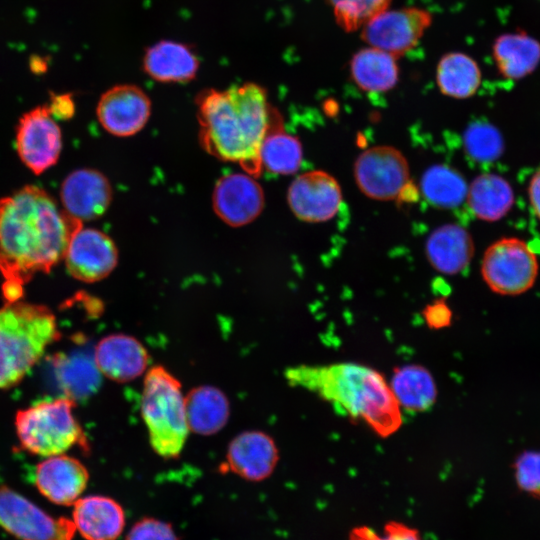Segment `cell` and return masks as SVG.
<instances>
[{"mask_svg": "<svg viewBox=\"0 0 540 540\" xmlns=\"http://www.w3.org/2000/svg\"><path fill=\"white\" fill-rule=\"evenodd\" d=\"M81 227L80 220L37 186L27 185L0 199V272L6 301H18L36 273H48L63 260Z\"/></svg>", "mask_w": 540, "mask_h": 540, "instance_id": "cell-1", "label": "cell"}, {"mask_svg": "<svg viewBox=\"0 0 540 540\" xmlns=\"http://www.w3.org/2000/svg\"><path fill=\"white\" fill-rule=\"evenodd\" d=\"M200 141L214 157L240 164L257 176L262 166L260 149L276 116L267 91L255 82L225 90L205 89L197 96Z\"/></svg>", "mask_w": 540, "mask_h": 540, "instance_id": "cell-2", "label": "cell"}, {"mask_svg": "<svg viewBox=\"0 0 540 540\" xmlns=\"http://www.w3.org/2000/svg\"><path fill=\"white\" fill-rule=\"evenodd\" d=\"M291 386L303 388L327 401L340 414L367 424L377 435L388 437L402 424V412L390 385L375 369L340 362L300 365L287 369Z\"/></svg>", "mask_w": 540, "mask_h": 540, "instance_id": "cell-3", "label": "cell"}, {"mask_svg": "<svg viewBox=\"0 0 540 540\" xmlns=\"http://www.w3.org/2000/svg\"><path fill=\"white\" fill-rule=\"evenodd\" d=\"M59 337L47 307L7 302L0 309V388L17 384Z\"/></svg>", "mask_w": 540, "mask_h": 540, "instance_id": "cell-4", "label": "cell"}, {"mask_svg": "<svg viewBox=\"0 0 540 540\" xmlns=\"http://www.w3.org/2000/svg\"><path fill=\"white\" fill-rule=\"evenodd\" d=\"M141 414L155 453L165 459L179 456L189 433L185 396L178 379L161 365L145 374Z\"/></svg>", "mask_w": 540, "mask_h": 540, "instance_id": "cell-5", "label": "cell"}, {"mask_svg": "<svg viewBox=\"0 0 540 540\" xmlns=\"http://www.w3.org/2000/svg\"><path fill=\"white\" fill-rule=\"evenodd\" d=\"M75 401L61 396L19 410L15 427L22 448L32 454L51 457L75 445H86L84 432L73 414Z\"/></svg>", "mask_w": 540, "mask_h": 540, "instance_id": "cell-6", "label": "cell"}, {"mask_svg": "<svg viewBox=\"0 0 540 540\" xmlns=\"http://www.w3.org/2000/svg\"><path fill=\"white\" fill-rule=\"evenodd\" d=\"M539 272L536 253L517 237L493 242L484 252L481 275L487 286L499 295L515 296L528 291Z\"/></svg>", "mask_w": 540, "mask_h": 540, "instance_id": "cell-7", "label": "cell"}, {"mask_svg": "<svg viewBox=\"0 0 540 540\" xmlns=\"http://www.w3.org/2000/svg\"><path fill=\"white\" fill-rule=\"evenodd\" d=\"M0 526L19 540H73V521L55 518L11 488L0 485Z\"/></svg>", "mask_w": 540, "mask_h": 540, "instance_id": "cell-8", "label": "cell"}, {"mask_svg": "<svg viewBox=\"0 0 540 540\" xmlns=\"http://www.w3.org/2000/svg\"><path fill=\"white\" fill-rule=\"evenodd\" d=\"M432 24V14L418 7L385 9L361 28L368 46L399 57L412 50Z\"/></svg>", "mask_w": 540, "mask_h": 540, "instance_id": "cell-9", "label": "cell"}, {"mask_svg": "<svg viewBox=\"0 0 540 540\" xmlns=\"http://www.w3.org/2000/svg\"><path fill=\"white\" fill-rule=\"evenodd\" d=\"M404 155L391 146H374L362 152L354 164L357 186L367 197L388 201L397 198L409 182Z\"/></svg>", "mask_w": 540, "mask_h": 540, "instance_id": "cell-10", "label": "cell"}, {"mask_svg": "<svg viewBox=\"0 0 540 540\" xmlns=\"http://www.w3.org/2000/svg\"><path fill=\"white\" fill-rule=\"evenodd\" d=\"M61 131L48 105L35 107L23 114L16 130V150L35 174L53 166L61 153Z\"/></svg>", "mask_w": 540, "mask_h": 540, "instance_id": "cell-11", "label": "cell"}, {"mask_svg": "<svg viewBox=\"0 0 540 540\" xmlns=\"http://www.w3.org/2000/svg\"><path fill=\"white\" fill-rule=\"evenodd\" d=\"M96 114L102 127L110 134L131 136L146 125L151 114V100L135 84H118L102 94Z\"/></svg>", "mask_w": 540, "mask_h": 540, "instance_id": "cell-12", "label": "cell"}, {"mask_svg": "<svg viewBox=\"0 0 540 540\" xmlns=\"http://www.w3.org/2000/svg\"><path fill=\"white\" fill-rule=\"evenodd\" d=\"M63 260L73 278L93 283L113 271L118 251L114 241L102 231L81 227L72 236Z\"/></svg>", "mask_w": 540, "mask_h": 540, "instance_id": "cell-13", "label": "cell"}, {"mask_svg": "<svg viewBox=\"0 0 540 540\" xmlns=\"http://www.w3.org/2000/svg\"><path fill=\"white\" fill-rule=\"evenodd\" d=\"M287 200L294 215L305 222H325L338 212L342 193L330 174L314 170L296 177L288 189Z\"/></svg>", "mask_w": 540, "mask_h": 540, "instance_id": "cell-14", "label": "cell"}, {"mask_svg": "<svg viewBox=\"0 0 540 540\" xmlns=\"http://www.w3.org/2000/svg\"><path fill=\"white\" fill-rule=\"evenodd\" d=\"M249 173L220 178L213 192V208L226 224L239 227L252 222L264 206L261 186Z\"/></svg>", "mask_w": 540, "mask_h": 540, "instance_id": "cell-15", "label": "cell"}, {"mask_svg": "<svg viewBox=\"0 0 540 540\" xmlns=\"http://www.w3.org/2000/svg\"><path fill=\"white\" fill-rule=\"evenodd\" d=\"M60 197L63 210L81 222L102 216L112 199L108 179L94 169H78L64 180Z\"/></svg>", "mask_w": 540, "mask_h": 540, "instance_id": "cell-16", "label": "cell"}, {"mask_svg": "<svg viewBox=\"0 0 540 540\" xmlns=\"http://www.w3.org/2000/svg\"><path fill=\"white\" fill-rule=\"evenodd\" d=\"M141 64L144 73L154 81L185 84L196 78L201 62L191 45L163 39L145 49Z\"/></svg>", "mask_w": 540, "mask_h": 540, "instance_id": "cell-17", "label": "cell"}, {"mask_svg": "<svg viewBox=\"0 0 540 540\" xmlns=\"http://www.w3.org/2000/svg\"><path fill=\"white\" fill-rule=\"evenodd\" d=\"M89 479L86 467L63 454L51 456L35 469L34 482L39 492L52 503L73 505L85 490Z\"/></svg>", "mask_w": 540, "mask_h": 540, "instance_id": "cell-18", "label": "cell"}, {"mask_svg": "<svg viewBox=\"0 0 540 540\" xmlns=\"http://www.w3.org/2000/svg\"><path fill=\"white\" fill-rule=\"evenodd\" d=\"M279 459L274 440L261 431H245L229 443L226 461L230 470L248 481H262L274 471Z\"/></svg>", "mask_w": 540, "mask_h": 540, "instance_id": "cell-19", "label": "cell"}, {"mask_svg": "<svg viewBox=\"0 0 540 540\" xmlns=\"http://www.w3.org/2000/svg\"><path fill=\"white\" fill-rule=\"evenodd\" d=\"M149 356L142 343L133 336L117 333L102 338L95 347L94 361L100 373L124 383L141 376Z\"/></svg>", "mask_w": 540, "mask_h": 540, "instance_id": "cell-20", "label": "cell"}, {"mask_svg": "<svg viewBox=\"0 0 540 540\" xmlns=\"http://www.w3.org/2000/svg\"><path fill=\"white\" fill-rule=\"evenodd\" d=\"M73 523L86 540H117L125 528V512L113 498L91 495L73 504Z\"/></svg>", "mask_w": 540, "mask_h": 540, "instance_id": "cell-21", "label": "cell"}, {"mask_svg": "<svg viewBox=\"0 0 540 540\" xmlns=\"http://www.w3.org/2000/svg\"><path fill=\"white\" fill-rule=\"evenodd\" d=\"M425 253L435 270L446 275H454L469 265L474 254V242L464 227L458 224H445L429 235Z\"/></svg>", "mask_w": 540, "mask_h": 540, "instance_id": "cell-22", "label": "cell"}, {"mask_svg": "<svg viewBox=\"0 0 540 540\" xmlns=\"http://www.w3.org/2000/svg\"><path fill=\"white\" fill-rule=\"evenodd\" d=\"M492 54L504 78L519 80L538 67L540 42L525 31L504 33L495 39Z\"/></svg>", "mask_w": 540, "mask_h": 540, "instance_id": "cell-23", "label": "cell"}, {"mask_svg": "<svg viewBox=\"0 0 540 540\" xmlns=\"http://www.w3.org/2000/svg\"><path fill=\"white\" fill-rule=\"evenodd\" d=\"M185 411L189 431L207 436L219 432L226 425L230 404L220 389L202 385L185 396Z\"/></svg>", "mask_w": 540, "mask_h": 540, "instance_id": "cell-24", "label": "cell"}, {"mask_svg": "<svg viewBox=\"0 0 540 540\" xmlns=\"http://www.w3.org/2000/svg\"><path fill=\"white\" fill-rule=\"evenodd\" d=\"M467 203L479 219L494 222L503 218L512 208L514 191L502 176L485 173L477 176L468 186Z\"/></svg>", "mask_w": 540, "mask_h": 540, "instance_id": "cell-25", "label": "cell"}, {"mask_svg": "<svg viewBox=\"0 0 540 540\" xmlns=\"http://www.w3.org/2000/svg\"><path fill=\"white\" fill-rule=\"evenodd\" d=\"M396 59L371 46L360 49L352 56L349 64L351 77L366 92H386L394 88L399 79Z\"/></svg>", "mask_w": 540, "mask_h": 540, "instance_id": "cell-26", "label": "cell"}, {"mask_svg": "<svg viewBox=\"0 0 540 540\" xmlns=\"http://www.w3.org/2000/svg\"><path fill=\"white\" fill-rule=\"evenodd\" d=\"M390 388L401 410L410 412L430 409L437 398L432 374L426 368L415 364L395 369Z\"/></svg>", "mask_w": 540, "mask_h": 540, "instance_id": "cell-27", "label": "cell"}, {"mask_svg": "<svg viewBox=\"0 0 540 540\" xmlns=\"http://www.w3.org/2000/svg\"><path fill=\"white\" fill-rule=\"evenodd\" d=\"M53 365L59 387L73 401L88 398L100 384L101 373L94 359L85 353L58 354Z\"/></svg>", "mask_w": 540, "mask_h": 540, "instance_id": "cell-28", "label": "cell"}, {"mask_svg": "<svg viewBox=\"0 0 540 540\" xmlns=\"http://www.w3.org/2000/svg\"><path fill=\"white\" fill-rule=\"evenodd\" d=\"M436 82L442 94L466 99L473 96L480 87L481 70L469 55L449 52L443 55L437 64Z\"/></svg>", "mask_w": 540, "mask_h": 540, "instance_id": "cell-29", "label": "cell"}, {"mask_svg": "<svg viewBox=\"0 0 540 540\" xmlns=\"http://www.w3.org/2000/svg\"><path fill=\"white\" fill-rule=\"evenodd\" d=\"M302 154L300 141L282 129L278 114L261 145L262 168L275 174H293L300 167Z\"/></svg>", "mask_w": 540, "mask_h": 540, "instance_id": "cell-30", "label": "cell"}, {"mask_svg": "<svg viewBox=\"0 0 540 540\" xmlns=\"http://www.w3.org/2000/svg\"><path fill=\"white\" fill-rule=\"evenodd\" d=\"M424 198L438 208H455L466 200L468 185L455 169L445 165L428 168L421 178Z\"/></svg>", "mask_w": 540, "mask_h": 540, "instance_id": "cell-31", "label": "cell"}, {"mask_svg": "<svg viewBox=\"0 0 540 540\" xmlns=\"http://www.w3.org/2000/svg\"><path fill=\"white\" fill-rule=\"evenodd\" d=\"M464 149L469 157L478 162H492L503 152V138L493 125L487 122H475L465 131Z\"/></svg>", "mask_w": 540, "mask_h": 540, "instance_id": "cell-32", "label": "cell"}, {"mask_svg": "<svg viewBox=\"0 0 540 540\" xmlns=\"http://www.w3.org/2000/svg\"><path fill=\"white\" fill-rule=\"evenodd\" d=\"M336 23L346 32L356 31L376 14L387 9L392 0H327Z\"/></svg>", "mask_w": 540, "mask_h": 540, "instance_id": "cell-33", "label": "cell"}, {"mask_svg": "<svg viewBox=\"0 0 540 540\" xmlns=\"http://www.w3.org/2000/svg\"><path fill=\"white\" fill-rule=\"evenodd\" d=\"M518 486L525 492L540 497V450L525 451L514 463Z\"/></svg>", "mask_w": 540, "mask_h": 540, "instance_id": "cell-34", "label": "cell"}, {"mask_svg": "<svg viewBox=\"0 0 540 540\" xmlns=\"http://www.w3.org/2000/svg\"><path fill=\"white\" fill-rule=\"evenodd\" d=\"M349 540H422L418 530L402 522L389 521L385 524L383 534L372 528L360 526L353 528Z\"/></svg>", "mask_w": 540, "mask_h": 540, "instance_id": "cell-35", "label": "cell"}, {"mask_svg": "<svg viewBox=\"0 0 540 540\" xmlns=\"http://www.w3.org/2000/svg\"><path fill=\"white\" fill-rule=\"evenodd\" d=\"M125 540H178V537L168 522L144 517L131 526Z\"/></svg>", "mask_w": 540, "mask_h": 540, "instance_id": "cell-36", "label": "cell"}, {"mask_svg": "<svg viewBox=\"0 0 540 540\" xmlns=\"http://www.w3.org/2000/svg\"><path fill=\"white\" fill-rule=\"evenodd\" d=\"M425 319L433 328L447 326L451 320V311L443 302H436L424 311Z\"/></svg>", "mask_w": 540, "mask_h": 540, "instance_id": "cell-37", "label": "cell"}, {"mask_svg": "<svg viewBox=\"0 0 540 540\" xmlns=\"http://www.w3.org/2000/svg\"><path fill=\"white\" fill-rule=\"evenodd\" d=\"M48 106L52 116L61 119L70 118L74 112V103L69 95L55 96Z\"/></svg>", "mask_w": 540, "mask_h": 540, "instance_id": "cell-38", "label": "cell"}, {"mask_svg": "<svg viewBox=\"0 0 540 540\" xmlns=\"http://www.w3.org/2000/svg\"><path fill=\"white\" fill-rule=\"evenodd\" d=\"M527 194L531 209L540 221V167L529 180Z\"/></svg>", "mask_w": 540, "mask_h": 540, "instance_id": "cell-39", "label": "cell"}]
</instances>
